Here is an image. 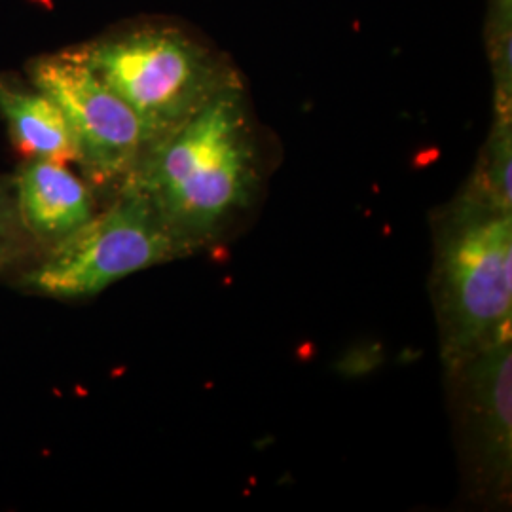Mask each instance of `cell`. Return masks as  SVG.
<instances>
[{
  "label": "cell",
  "instance_id": "1",
  "mask_svg": "<svg viewBox=\"0 0 512 512\" xmlns=\"http://www.w3.org/2000/svg\"><path fill=\"white\" fill-rule=\"evenodd\" d=\"M133 184L188 255L213 245L255 198L258 152L243 84L148 145Z\"/></svg>",
  "mask_w": 512,
  "mask_h": 512
},
{
  "label": "cell",
  "instance_id": "2",
  "mask_svg": "<svg viewBox=\"0 0 512 512\" xmlns=\"http://www.w3.org/2000/svg\"><path fill=\"white\" fill-rule=\"evenodd\" d=\"M433 300L448 372L511 338L512 213L469 188L435 234Z\"/></svg>",
  "mask_w": 512,
  "mask_h": 512
},
{
  "label": "cell",
  "instance_id": "3",
  "mask_svg": "<svg viewBox=\"0 0 512 512\" xmlns=\"http://www.w3.org/2000/svg\"><path fill=\"white\" fill-rule=\"evenodd\" d=\"M76 50L139 116L150 143L183 124L217 93L241 84L230 61L165 25H137Z\"/></svg>",
  "mask_w": 512,
  "mask_h": 512
},
{
  "label": "cell",
  "instance_id": "4",
  "mask_svg": "<svg viewBox=\"0 0 512 512\" xmlns=\"http://www.w3.org/2000/svg\"><path fill=\"white\" fill-rule=\"evenodd\" d=\"M188 253L147 198L122 183L112 200L69 238L40 251L12 275L14 287L54 300H82L103 293L129 275Z\"/></svg>",
  "mask_w": 512,
  "mask_h": 512
},
{
  "label": "cell",
  "instance_id": "5",
  "mask_svg": "<svg viewBox=\"0 0 512 512\" xmlns=\"http://www.w3.org/2000/svg\"><path fill=\"white\" fill-rule=\"evenodd\" d=\"M29 82L61 109L78 148V167L93 190L114 192L145 154L150 137L139 116L93 73L73 48L35 57Z\"/></svg>",
  "mask_w": 512,
  "mask_h": 512
},
{
  "label": "cell",
  "instance_id": "6",
  "mask_svg": "<svg viewBox=\"0 0 512 512\" xmlns=\"http://www.w3.org/2000/svg\"><path fill=\"white\" fill-rule=\"evenodd\" d=\"M465 446L476 482L509 490L512 473V340L482 349L458 370Z\"/></svg>",
  "mask_w": 512,
  "mask_h": 512
},
{
  "label": "cell",
  "instance_id": "7",
  "mask_svg": "<svg viewBox=\"0 0 512 512\" xmlns=\"http://www.w3.org/2000/svg\"><path fill=\"white\" fill-rule=\"evenodd\" d=\"M12 179L21 220L42 251L69 238L97 211L92 186L67 164L29 158Z\"/></svg>",
  "mask_w": 512,
  "mask_h": 512
},
{
  "label": "cell",
  "instance_id": "8",
  "mask_svg": "<svg viewBox=\"0 0 512 512\" xmlns=\"http://www.w3.org/2000/svg\"><path fill=\"white\" fill-rule=\"evenodd\" d=\"M0 116L25 160L78 164V148L63 112L31 82L0 74Z\"/></svg>",
  "mask_w": 512,
  "mask_h": 512
},
{
  "label": "cell",
  "instance_id": "9",
  "mask_svg": "<svg viewBox=\"0 0 512 512\" xmlns=\"http://www.w3.org/2000/svg\"><path fill=\"white\" fill-rule=\"evenodd\" d=\"M511 141V116H497L490 139V152L480 165L475 181L469 186V190L484 202L509 213H512Z\"/></svg>",
  "mask_w": 512,
  "mask_h": 512
},
{
  "label": "cell",
  "instance_id": "10",
  "mask_svg": "<svg viewBox=\"0 0 512 512\" xmlns=\"http://www.w3.org/2000/svg\"><path fill=\"white\" fill-rule=\"evenodd\" d=\"M40 251L19 215L12 175H0V275L12 277Z\"/></svg>",
  "mask_w": 512,
  "mask_h": 512
}]
</instances>
